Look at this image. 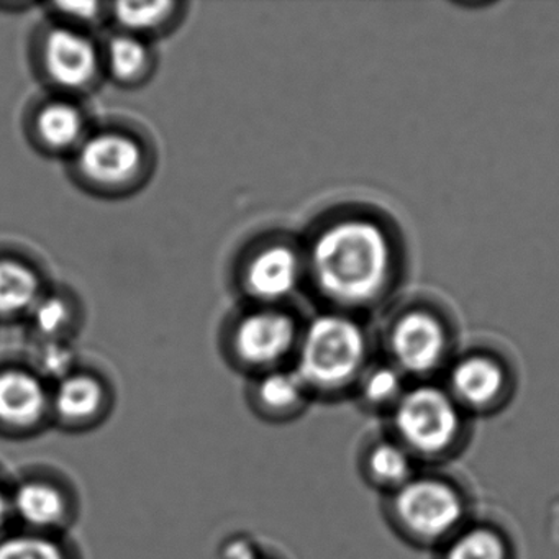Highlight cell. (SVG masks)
Segmentation results:
<instances>
[{
    "instance_id": "obj_17",
    "label": "cell",
    "mask_w": 559,
    "mask_h": 559,
    "mask_svg": "<svg viewBox=\"0 0 559 559\" xmlns=\"http://www.w3.org/2000/svg\"><path fill=\"white\" fill-rule=\"evenodd\" d=\"M176 2H119L114 4L112 17L122 34L145 38L165 31L176 19Z\"/></svg>"
},
{
    "instance_id": "obj_2",
    "label": "cell",
    "mask_w": 559,
    "mask_h": 559,
    "mask_svg": "<svg viewBox=\"0 0 559 559\" xmlns=\"http://www.w3.org/2000/svg\"><path fill=\"white\" fill-rule=\"evenodd\" d=\"M365 358L361 326L340 313H323L299 338L296 372L307 388H342L358 374Z\"/></svg>"
},
{
    "instance_id": "obj_26",
    "label": "cell",
    "mask_w": 559,
    "mask_h": 559,
    "mask_svg": "<svg viewBox=\"0 0 559 559\" xmlns=\"http://www.w3.org/2000/svg\"><path fill=\"white\" fill-rule=\"evenodd\" d=\"M225 559H260L250 543L245 539H234L224 549Z\"/></svg>"
},
{
    "instance_id": "obj_4",
    "label": "cell",
    "mask_w": 559,
    "mask_h": 559,
    "mask_svg": "<svg viewBox=\"0 0 559 559\" xmlns=\"http://www.w3.org/2000/svg\"><path fill=\"white\" fill-rule=\"evenodd\" d=\"M80 175L104 189L132 185L145 166V152L133 136L103 132L87 136L76 152Z\"/></svg>"
},
{
    "instance_id": "obj_15",
    "label": "cell",
    "mask_w": 559,
    "mask_h": 559,
    "mask_svg": "<svg viewBox=\"0 0 559 559\" xmlns=\"http://www.w3.org/2000/svg\"><path fill=\"white\" fill-rule=\"evenodd\" d=\"M41 297V280L31 264L0 260V317L31 313Z\"/></svg>"
},
{
    "instance_id": "obj_8",
    "label": "cell",
    "mask_w": 559,
    "mask_h": 559,
    "mask_svg": "<svg viewBox=\"0 0 559 559\" xmlns=\"http://www.w3.org/2000/svg\"><path fill=\"white\" fill-rule=\"evenodd\" d=\"M304 261L289 245L271 243L248 258L241 281L248 296L261 304L283 302L302 280Z\"/></svg>"
},
{
    "instance_id": "obj_18",
    "label": "cell",
    "mask_w": 559,
    "mask_h": 559,
    "mask_svg": "<svg viewBox=\"0 0 559 559\" xmlns=\"http://www.w3.org/2000/svg\"><path fill=\"white\" fill-rule=\"evenodd\" d=\"M307 385L296 371H271L258 382V402L271 412L299 407Z\"/></svg>"
},
{
    "instance_id": "obj_7",
    "label": "cell",
    "mask_w": 559,
    "mask_h": 559,
    "mask_svg": "<svg viewBox=\"0 0 559 559\" xmlns=\"http://www.w3.org/2000/svg\"><path fill=\"white\" fill-rule=\"evenodd\" d=\"M395 509L412 533L428 539L450 532L463 512L457 493L437 480L405 484L395 500Z\"/></svg>"
},
{
    "instance_id": "obj_13",
    "label": "cell",
    "mask_w": 559,
    "mask_h": 559,
    "mask_svg": "<svg viewBox=\"0 0 559 559\" xmlns=\"http://www.w3.org/2000/svg\"><path fill=\"white\" fill-rule=\"evenodd\" d=\"M104 399L106 392L103 382L94 376L78 372L60 379V384L51 397V407L61 420L81 424L99 414Z\"/></svg>"
},
{
    "instance_id": "obj_19",
    "label": "cell",
    "mask_w": 559,
    "mask_h": 559,
    "mask_svg": "<svg viewBox=\"0 0 559 559\" xmlns=\"http://www.w3.org/2000/svg\"><path fill=\"white\" fill-rule=\"evenodd\" d=\"M35 330L50 340H58L73 319L70 302L60 296H44L31 312Z\"/></svg>"
},
{
    "instance_id": "obj_20",
    "label": "cell",
    "mask_w": 559,
    "mask_h": 559,
    "mask_svg": "<svg viewBox=\"0 0 559 559\" xmlns=\"http://www.w3.org/2000/svg\"><path fill=\"white\" fill-rule=\"evenodd\" d=\"M0 559H68L53 539L40 535H15L0 539Z\"/></svg>"
},
{
    "instance_id": "obj_14",
    "label": "cell",
    "mask_w": 559,
    "mask_h": 559,
    "mask_svg": "<svg viewBox=\"0 0 559 559\" xmlns=\"http://www.w3.org/2000/svg\"><path fill=\"white\" fill-rule=\"evenodd\" d=\"M503 382L502 368L487 356L463 359L451 374V384L457 397L476 407L490 404L502 391Z\"/></svg>"
},
{
    "instance_id": "obj_22",
    "label": "cell",
    "mask_w": 559,
    "mask_h": 559,
    "mask_svg": "<svg viewBox=\"0 0 559 559\" xmlns=\"http://www.w3.org/2000/svg\"><path fill=\"white\" fill-rule=\"evenodd\" d=\"M369 467L376 479L384 484H401L407 480L411 473V461L407 454L395 444H379L369 457Z\"/></svg>"
},
{
    "instance_id": "obj_9",
    "label": "cell",
    "mask_w": 559,
    "mask_h": 559,
    "mask_svg": "<svg viewBox=\"0 0 559 559\" xmlns=\"http://www.w3.org/2000/svg\"><path fill=\"white\" fill-rule=\"evenodd\" d=\"M389 345L402 369L414 374H425L433 371L443 359L447 332L433 313L411 310L395 320Z\"/></svg>"
},
{
    "instance_id": "obj_24",
    "label": "cell",
    "mask_w": 559,
    "mask_h": 559,
    "mask_svg": "<svg viewBox=\"0 0 559 559\" xmlns=\"http://www.w3.org/2000/svg\"><path fill=\"white\" fill-rule=\"evenodd\" d=\"M41 365L50 374L60 376L61 379L67 378L70 376L68 368L73 365V352L60 340H50L41 353Z\"/></svg>"
},
{
    "instance_id": "obj_6",
    "label": "cell",
    "mask_w": 559,
    "mask_h": 559,
    "mask_svg": "<svg viewBox=\"0 0 559 559\" xmlns=\"http://www.w3.org/2000/svg\"><path fill=\"white\" fill-rule=\"evenodd\" d=\"M45 73L64 91H83L96 81L103 57L93 38L81 28L58 25L51 28L41 48Z\"/></svg>"
},
{
    "instance_id": "obj_10",
    "label": "cell",
    "mask_w": 559,
    "mask_h": 559,
    "mask_svg": "<svg viewBox=\"0 0 559 559\" xmlns=\"http://www.w3.org/2000/svg\"><path fill=\"white\" fill-rule=\"evenodd\" d=\"M51 405L40 376L25 369L0 371V425L31 428L40 424Z\"/></svg>"
},
{
    "instance_id": "obj_21",
    "label": "cell",
    "mask_w": 559,
    "mask_h": 559,
    "mask_svg": "<svg viewBox=\"0 0 559 559\" xmlns=\"http://www.w3.org/2000/svg\"><path fill=\"white\" fill-rule=\"evenodd\" d=\"M447 559H506V546L490 530H473L451 546Z\"/></svg>"
},
{
    "instance_id": "obj_3",
    "label": "cell",
    "mask_w": 559,
    "mask_h": 559,
    "mask_svg": "<svg viewBox=\"0 0 559 559\" xmlns=\"http://www.w3.org/2000/svg\"><path fill=\"white\" fill-rule=\"evenodd\" d=\"M395 427L415 450L438 453L453 443L460 417L444 392L425 385L402 399L395 412Z\"/></svg>"
},
{
    "instance_id": "obj_23",
    "label": "cell",
    "mask_w": 559,
    "mask_h": 559,
    "mask_svg": "<svg viewBox=\"0 0 559 559\" xmlns=\"http://www.w3.org/2000/svg\"><path fill=\"white\" fill-rule=\"evenodd\" d=\"M58 15L68 22V27L80 28L81 25H93L103 17L104 5L96 2H81V4H55Z\"/></svg>"
},
{
    "instance_id": "obj_25",
    "label": "cell",
    "mask_w": 559,
    "mask_h": 559,
    "mask_svg": "<svg viewBox=\"0 0 559 559\" xmlns=\"http://www.w3.org/2000/svg\"><path fill=\"white\" fill-rule=\"evenodd\" d=\"M399 379L391 369H379L366 381V397L371 402H385L397 394Z\"/></svg>"
},
{
    "instance_id": "obj_1",
    "label": "cell",
    "mask_w": 559,
    "mask_h": 559,
    "mask_svg": "<svg viewBox=\"0 0 559 559\" xmlns=\"http://www.w3.org/2000/svg\"><path fill=\"white\" fill-rule=\"evenodd\" d=\"M313 284L325 299L358 309L388 290L394 250L381 225L369 218H342L326 225L309 251Z\"/></svg>"
},
{
    "instance_id": "obj_12",
    "label": "cell",
    "mask_w": 559,
    "mask_h": 559,
    "mask_svg": "<svg viewBox=\"0 0 559 559\" xmlns=\"http://www.w3.org/2000/svg\"><path fill=\"white\" fill-rule=\"evenodd\" d=\"M38 140L51 152H73L83 145L86 119L83 110L67 100H55L38 110L35 117Z\"/></svg>"
},
{
    "instance_id": "obj_5",
    "label": "cell",
    "mask_w": 559,
    "mask_h": 559,
    "mask_svg": "<svg viewBox=\"0 0 559 559\" xmlns=\"http://www.w3.org/2000/svg\"><path fill=\"white\" fill-rule=\"evenodd\" d=\"M299 340L296 320L277 309L247 313L231 336L235 355L251 368H271L283 361Z\"/></svg>"
},
{
    "instance_id": "obj_11",
    "label": "cell",
    "mask_w": 559,
    "mask_h": 559,
    "mask_svg": "<svg viewBox=\"0 0 559 559\" xmlns=\"http://www.w3.org/2000/svg\"><path fill=\"white\" fill-rule=\"evenodd\" d=\"M11 509L17 519L34 528L60 525L68 513V500L55 484L25 480L11 493Z\"/></svg>"
},
{
    "instance_id": "obj_27",
    "label": "cell",
    "mask_w": 559,
    "mask_h": 559,
    "mask_svg": "<svg viewBox=\"0 0 559 559\" xmlns=\"http://www.w3.org/2000/svg\"><path fill=\"white\" fill-rule=\"evenodd\" d=\"M11 515V496H9L4 486L0 484V532H2V528H4L5 523H8L9 516Z\"/></svg>"
},
{
    "instance_id": "obj_16",
    "label": "cell",
    "mask_w": 559,
    "mask_h": 559,
    "mask_svg": "<svg viewBox=\"0 0 559 559\" xmlns=\"http://www.w3.org/2000/svg\"><path fill=\"white\" fill-rule=\"evenodd\" d=\"M104 63L117 83L130 86L148 76L153 67V53L145 38L119 34L110 38L104 53Z\"/></svg>"
}]
</instances>
